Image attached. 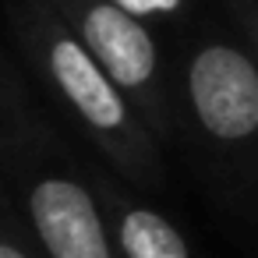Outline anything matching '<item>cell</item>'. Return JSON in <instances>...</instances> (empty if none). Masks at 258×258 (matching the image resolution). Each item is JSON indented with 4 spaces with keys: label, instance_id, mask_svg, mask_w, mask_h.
<instances>
[{
    "label": "cell",
    "instance_id": "obj_1",
    "mask_svg": "<svg viewBox=\"0 0 258 258\" xmlns=\"http://www.w3.org/2000/svg\"><path fill=\"white\" fill-rule=\"evenodd\" d=\"M124 92H145L159 75V50L145 18L117 0H50Z\"/></svg>",
    "mask_w": 258,
    "mask_h": 258
},
{
    "label": "cell",
    "instance_id": "obj_2",
    "mask_svg": "<svg viewBox=\"0 0 258 258\" xmlns=\"http://www.w3.org/2000/svg\"><path fill=\"white\" fill-rule=\"evenodd\" d=\"M187 92L209 135L237 142L258 131V68L237 46H202L187 64Z\"/></svg>",
    "mask_w": 258,
    "mask_h": 258
},
{
    "label": "cell",
    "instance_id": "obj_3",
    "mask_svg": "<svg viewBox=\"0 0 258 258\" xmlns=\"http://www.w3.org/2000/svg\"><path fill=\"white\" fill-rule=\"evenodd\" d=\"M32 219L53 258H110L96 205L75 180H43L32 191Z\"/></svg>",
    "mask_w": 258,
    "mask_h": 258
},
{
    "label": "cell",
    "instance_id": "obj_4",
    "mask_svg": "<svg viewBox=\"0 0 258 258\" xmlns=\"http://www.w3.org/2000/svg\"><path fill=\"white\" fill-rule=\"evenodd\" d=\"M120 244L127 258H187L180 233L156 212L135 209L120 223Z\"/></svg>",
    "mask_w": 258,
    "mask_h": 258
},
{
    "label": "cell",
    "instance_id": "obj_5",
    "mask_svg": "<svg viewBox=\"0 0 258 258\" xmlns=\"http://www.w3.org/2000/svg\"><path fill=\"white\" fill-rule=\"evenodd\" d=\"M117 4L135 11L138 18H173L187 8V0H117Z\"/></svg>",
    "mask_w": 258,
    "mask_h": 258
},
{
    "label": "cell",
    "instance_id": "obj_6",
    "mask_svg": "<svg viewBox=\"0 0 258 258\" xmlns=\"http://www.w3.org/2000/svg\"><path fill=\"white\" fill-rule=\"evenodd\" d=\"M233 11L244 22V29L251 32V39L258 43V0H233Z\"/></svg>",
    "mask_w": 258,
    "mask_h": 258
},
{
    "label": "cell",
    "instance_id": "obj_7",
    "mask_svg": "<svg viewBox=\"0 0 258 258\" xmlns=\"http://www.w3.org/2000/svg\"><path fill=\"white\" fill-rule=\"evenodd\" d=\"M0 258H25V254L15 251V247H8V244H0Z\"/></svg>",
    "mask_w": 258,
    "mask_h": 258
}]
</instances>
